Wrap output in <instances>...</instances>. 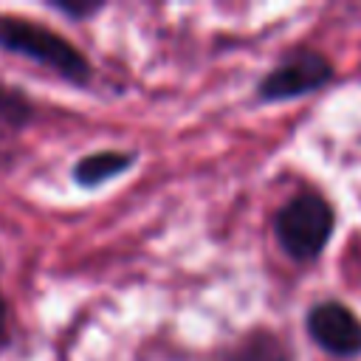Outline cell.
Returning <instances> with one entry per match:
<instances>
[{
  "label": "cell",
  "instance_id": "3957f363",
  "mask_svg": "<svg viewBox=\"0 0 361 361\" xmlns=\"http://www.w3.org/2000/svg\"><path fill=\"white\" fill-rule=\"evenodd\" d=\"M330 76H333V68L322 54L296 51L259 82L257 93L262 102H285V99H296L319 90L324 82H330Z\"/></svg>",
  "mask_w": 361,
  "mask_h": 361
},
{
  "label": "cell",
  "instance_id": "7a4b0ae2",
  "mask_svg": "<svg viewBox=\"0 0 361 361\" xmlns=\"http://www.w3.org/2000/svg\"><path fill=\"white\" fill-rule=\"evenodd\" d=\"M274 231L285 254L293 259H313L333 234V209L322 195L302 192L276 212Z\"/></svg>",
  "mask_w": 361,
  "mask_h": 361
},
{
  "label": "cell",
  "instance_id": "6da1fadb",
  "mask_svg": "<svg viewBox=\"0 0 361 361\" xmlns=\"http://www.w3.org/2000/svg\"><path fill=\"white\" fill-rule=\"evenodd\" d=\"M0 48L39 62L73 85H87L90 79L87 59L68 39L45 25H37L34 20L0 17Z\"/></svg>",
  "mask_w": 361,
  "mask_h": 361
},
{
  "label": "cell",
  "instance_id": "9c48e42d",
  "mask_svg": "<svg viewBox=\"0 0 361 361\" xmlns=\"http://www.w3.org/2000/svg\"><path fill=\"white\" fill-rule=\"evenodd\" d=\"M3 333H6V299L0 293V338H3Z\"/></svg>",
  "mask_w": 361,
  "mask_h": 361
},
{
  "label": "cell",
  "instance_id": "ba28073f",
  "mask_svg": "<svg viewBox=\"0 0 361 361\" xmlns=\"http://www.w3.org/2000/svg\"><path fill=\"white\" fill-rule=\"evenodd\" d=\"M56 11H62V14H68V17H90L99 6H93V3H85V6H76V3H51Z\"/></svg>",
  "mask_w": 361,
  "mask_h": 361
},
{
  "label": "cell",
  "instance_id": "5b68a950",
  "mask_svg": "<svg viewBox=\"0 0 361 361\" xmlns=\"http://www.w3.org/2000/svg\"><path fill=\"white\" fill-rule=\"evenodd\" d=\"M135 155L133 152H96V155H85L76 166H73V178L82 186H96L107 178H116L121 172H127L133 166Z\"/></svg>",
  "mask_w": 361,
  "mask_h": 361
},
{
  "label": "cell",
  "instance_id": "8992f818",
  "mask_svg": "<svg viewBox=\"0 0 361 361\" xmlns=\"http://www.w3.org/2000/svg\"><path fill=\"white\" fill-rule=\"evenodd\" d=\"M228 361H290L288 350L282 347V341L271 333H257L251 338H245Z\"/></svg>",
  "mask_w": 361,
  "mask_h": 361
},
{
  "label": "cell",
  "instance_id": "277c9868",
  "mask_svg": "<svg viewBox=\"0 0 361 361\" xmlns=\"http://www.w3.org/2000/svg\"><path fill=\"white\" fill-rule=\"evenodd\" d=\"M310 338L338 358H353L361 353V322L341 302H319L307 313Z\"/></svg>",
  "mask_w": 361,
  "mask_h": 361
},
{
  "label": "cell",
  "instance_id": "52a82bcc",
  "mask_svg": "<svg viewBox=\"0 0 361 361\" xmlns=\"http://www.w3.org/2000/svg\"><path fill=\"white\" fill-rule=\"evenodd\" d=\"M0 116L8 118V121H14V124L25 121V118H28V104H25V99H20L17 93L0 90Z\"/></svg>",
  "mask_w": 361,
  "mask_h": 361
}]
</instances>
